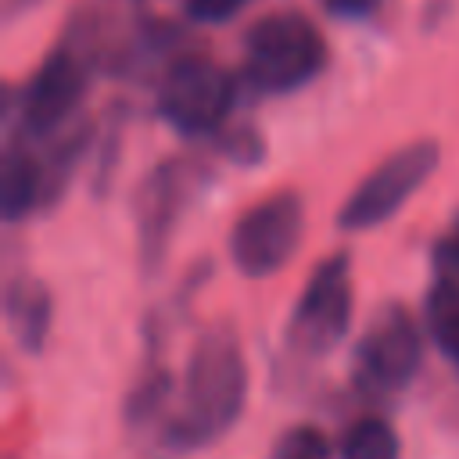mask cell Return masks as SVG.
I'll use <instances>...</instances> for the list:
<instances>
[{"instance_id":"cell-1","label":"cell","mask_w":459,"mask_h":459,"mask_svg":"<svg viewBox=\"0 0 459 459\" xmlns=\"http://www.w3.org/2000/svg\"><path fill=\"white\" fill-rule=\"evenodd\" d=\"M244 398H247V366L237 333L230 326L204 330L186 359L183 405L165 423L161 441L172 452H190L219 441L237 423Z\"/></svg>"},{"instance_id":"cell-2","label":"cell","mask_w":459,"mask_h":459,"mask_svg":"<svg viewBox=\"0 0 459 459\" xmlns=\"http://www.w3.org/2000/svg\"><path fill=\"white\" fill-rule=\"evenodd\" d=\"M326 61V43L298 11L258 18L244 36V79L262 93H290L305 86Z\"/></svg>"},{"instance_id":"cell-3","label":"cell","mask_w":459,"mask_h":459,"mask_svg":"<svg viewBox=\"0 0 459 459\" xmlns=\"http://www.w3.org/2000/svg\"><path fill=\"white\" fill-rule=\"evenodd\" d=\"M437 143L434 140H416L398 151H391L380 165L366 172V179L348 194V201L337 212V226L348 233L373 230L387 222L437 169Z\"/></svg>"},{"instance_id":"cell-4","label":"cell","mask_w":459,"mask_h":459,"mask_svg":"<svg viewBox=\"0 0 459 459\" xmlns=\"http://www.w3.org/2000/svg\"><path fill=\"white\" fill-rule=\"evenodd\" d=\"M351 323V262L348 255H330L319 262L287 319V344L298 355L319 359L333 351Z\"/></svg>"},{"instance_id":"cell-5","label":"cell","mask_w":459,"mask_h":459,"mask_svg":"<svg viewBox=\"0 0 459 459\" xmlns=\"http://www.w3.org/2000/svg\"><path fill=\"white\" fill-rule=\"evenodd\" d=\"M423 362V337L402 305H384L355 344V384L369 394H398Z\"/></svg>"},{"instance_id":"cell-6","label":"cell","mask_w":459,"mask_h":459,"mask_svg":"<svg viewBox=\"0 0 459 459\" xmlns=\"http://www.w3.org/2000/svg\"><path fill=\"white\" fill-rule=\"evenodd\" d=\"M230 104H233V79L212 57H197V54L176 57L161 75L158 115L186 136L219 129Z\"/></svg>"},{"instance_id":"cell-7","label":"cell","mask_w":459,"mask_h":459,"mask_svg":"<svg viewBox=\"0 0 459 459\" xmlns=\"http://www.w3.org/2000/svg\"><path fill=\"white\" fill-rule=\"evenodd\" d=\"M301 226H305V219H301L298 194H273V197L258 201L230 230L233 265L251 280L280 273L301 244Z\"/></svg>"},{"instance_id":"cell-8","label":"cell","mask_w":459,"mask_h":459,"mask_svg":"<svg viewBox=\"0 0 459 459\" xmlns=\"http://www.w3.org/2000/svg\"><path fill=\"white\" fill-rule=\"evenodd\" d=\"M82 93H86V61L79 50L65 43L36 68V75L22 93V108H18L22 133L32 140L57 133L75 115Z\"/></svg>"},{"instance_id":"cell-9","label":"cell","mask_w":459,"mask_h":459,"mask_svg":"<svg viewBox=\"0 0 459 459\" xmlns=\"http://www.w3.org/2000/svg\"><path fill=\"white\" fill-rule=\"evenodd\" d=\"M197 169L190 161H161L136 194V244H140V265L143 273H154L165 258L169 237L176 219L183 215L190 194H194Z\"/></svg>"},{"instance_id":"cell-10","label":"cell","mask_w":459,"mask_h":459,"mask_svg":"<svg viewBox=\"0 0 459 459\" xmlns=\"http://www.w3.org/2000/svg\"><path fill=\"white\" fill-rule=\"evenodd\" d=\"M4 316H7V330L18 341V348L29 355H39L50 333V319H54V301H50L47 283L29 273L7 280Z\"/></svg>"},{"instance_id":"cell-11","label":"cell","mask_w":459,"mask_h":459,"mask_svg":"<svg viewBox=\"0 0 459 459\" xmlns=\"http://www.w3.org/2000/svg\"><path fill=\"white\" fill-rule=\"evenodd\" d=\"M43 201H47L43 161H36L29 154V147H22V143H7L4 165H0V212H4V219L18 222Z\"/></svg>"},{"instance_id":"cell-12","label":"cell","mask_w":459,"mask_h":459,"mask_svg":"<svg viewBox=\"0 0 459 459\" xmlns=\"http://www.w3.org/2000/svg\"><path fill=\"white\" fill-rule=\"evenodd\" d=\"M341 459H402V437L387 420L362 416L344 430Z\"/></svg>"},{"instance_id":"cell-13","label":"cell","mask_w":459,"mask_h":459,"mask_svg":"<svg viewBox=\"0 0 459 459\" xmlns=\"http://www.w3.org/2000/svg\"><path fill=\"white\" fill-rule=\"evenodd\" d=\"M427 330L437 351L459 366V290L441 280L427 290Z\"/></svg>"},{"instance_id":"cell-14","label":"cell","mask_w":459,"mask_h":459,"mask_svg":"<svg viewBox=\"0 0 459 459\" xmlns=\"http://www.w3.org/2000/svg\"><path fill=\"white\" fill-rule=\"evenodd\" d=\"M169 394H172V373L161 369V366H151V369L136 380V387L129 391V398H126V423L140 427V423L154 420V416L165 409Z\"/></svg>"},{"instance_id":"cell-15","label":"cell","mask_w":459,"mask_h":459,"mask_svg":"<svg viewBox=\"0 0 459 459\" xmlns=\"http://www.w3.org/2000/svg\"><path fill=\"white\" fill-rule=\"evenodd\" d=\"M273 459H330V445L323 437V430L316 427H290L276 448H273Z\"/></svg>"},{"instance_id":"cell-16","label":"cell","mask_w":459,"mask_h":459,"mask_svg":"<svg viewBox=\"0 0 459 459\" xmlns=\"http://www.w3.org/2000/svg\"><path fill=\"white\" fill-rule=\"evenodd\" d=\"M434 280L459 290V237L448 233L434 244Z\"/></svg>"},{"instance_id":"cell-17","label":"cell","mask_w":459,"mask_h":459,"mask_svg":"<svg viewBox=\"0 0 459 459\" xmlns=\"http://www.w3.org/2000/svg\"><path fill=\"white\" fill-rule=\"evenodd\" d=\"M251 0H186V14L194 22H204V25H219V22H230L233 14H240Z\"/></svg>"},{"instance_id":"cell-18","label":"cell","mask_w":459,"mask_h":459,"mask_svg":"<svg viewBox=\"0 0 459 459\" xmlns=\"http://www.w3.org/2000/svg\"><path fill=\"white\" fill-rule=\"evenodd\" d=\"M380 4H384V0H323V7H326L330 14H337V18H366V14H373Z\"/></svg>"},{"instance_id":"cell-19","label":"cell","mask_w":459,"mask_h":459,"mask_svg":"<svg viewBox=\"0 0 459 459\" xmlns=\"http://www.w3.org/2000/svg\"><path fill=\"white\" fill-rule=\"evenodd\" d=\"M43 0H4V14L7 18H14V14H22V11H32V7H39Z\"/></svg>"},{"instance_id":"cell-20","label":"cell","mask_w":459,"mask_h":459,"mask_svg":"<svg viewBox=\"0 0 459 459\" xmlns=\"http://www.w3.org/2000/svg\"><path fill=\"white\" fill-rule=\"evenodd\" d=\"M452 233H455V237H459V215H455V230H452Z\"/></svg>"}]
</instances>
